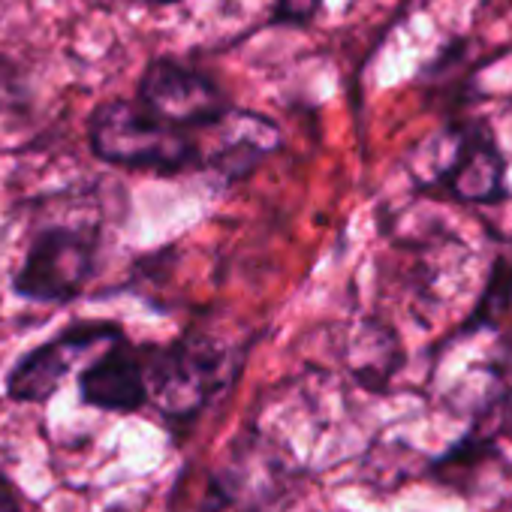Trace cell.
<instances>
[{
  "instance_id": "cell-14",
  "label": "cell",
  "mask_w": 512,
  "mask_h": 512,
  "mask_svg": "<svg viewBox=\"0 0 512 512\" xmlns=\"http://www.w3.org/2000/svg\"><path fill=\"white\" fill-rule=\"evenodd\" d=\"M142 4H160V7H169V4H181V0H142Z\"/></svg>"
},
{
  "instance_id": "cell-12",
  "label": "cell",
  "mask_w": 512,
  "mask_h": 512,
  "mask_svg": "<svg viewBox=\"0 0 512 512\" xmlns=\"http://www.w3.org/2000/svg\"><path fill=\"white\" fill-rule=\"evenodd\" d=\"M323 10V0H275V25H290V28H308Z\"/></svg>"
},
{
  "instance_id": "cell-11",
  "label": "cell",
  "mask_w": 512,
  "mask_h": 512,
  "mask_svg": "<svg viewBox=\"0 0 512 512\" xmlns=\"http://www.w3.org/2000/svg\"><path fill=\"white\" fill-rule=\"evenodd\" d=\"M509 305H512V244H506L497 253V260L491 266V278L485 284V293H482L479 305L473 308L470 320L461 326V335L494 329L500 323V317L509 311Z\"/></svg>"
},
{
  "instance_id": "cell-7",
  "label": "cell",
  "mask_w": 512,
  "mask_h": 512,
  "mask_svg": "<svg viewBox=\"0 0 512 512\" xmlns=\"http://www.w3.org/2000/svg\"><path fill=\"white\" fill-rule=\"evenodd\" d=\"M124 329L118 323H100V320H79L61 329L52 341L34 347L25 353L13 371L7 374V395L22 404H43L49 401L61 383L70 377V371L94 350L106 347L112 338H118Z\"/></svg>"
},
{
  "instance_id": "cell-13",
  "label": "cell",
  "mask_w": 512,
  "mask_h": 512,
  "mask_svg": "<svg viewBox=\"0 0 512 512\" xmlns=\"http://www.w3.org/2000/svg\"><path fill=\"white\" fill-rule=\"evenodd\" d=\"M0 512H22V494L4 473H0Z\"/></svg>"
},
{
  "instance_id": "cell-9",
  "label": "cell",
  "mask_w": 512,
  "mask_h": 512,
  "mask_svg": "<svg viewBox=\"0 0 512 512\" xmlns=\"http://www.w3.org/2000/svg\"><path fill=\"white\" fill-rule=\"evenodd\" d=\"M79 395L88 407L106 413H136L148 404L145 386V359L142 347L121 332L106 347H100L97 359H91L79 371Z\"/></svg>"
},
{
  "instance_id": "cell-10",
  "label": "cell",
  "mask_w": 512,
  "mask_h": 512,
  "mask_svg": "<svg viewBox=\"0 0 512 512\" xmlns=\"http://www.w3.org/2000/svg\"><path fill=\"white\" fill-rule=\"evenodd\" d=\"M497 455V443L491 434L470 428L461 440H455L443 455L431 458L428 464V476L437 479L440 485L449 488H461L470 476H476L491 458Z\"/></svg>"
},
{
  "instance_id": "cell-4",
  "label": "cell",
  "mask_w": 512,
  "mask_h": 512,
  "mask_svg": "<svg viewBox=\"0 0 512 512\" xmlns=\"http://www.w3.org/2000/svg\"><path fill=\"white\" fill-rule=\"evenodd\" d=\"M437 142V163L419 181V190L461 205H497L509 199L506 157L485 121L449 124Z\"/></svg>"
},
{
  "instance_id": "cell-1",
  "label": "cell",
  "mask_w": 512,
  "mask_h": 512,
  "mask_svg": "<svg viewBox=\"0 0 512 512\" xmlns=\"http://www.w3.org/2000/svg\"><path fill=\"white\" fill-rule=\"evenodd\" d=\"M148 404L175 425L196 419L235 377L238 350L190 329L169 344H142Z\"/></svg>"
},
{
  "instance_id": "cell-8",
  "label": "cell",
  "mask_w": 512,
  "mask_h": 512,
  "mask_svg": "<svg viewBox=\"0 0 512 512\" xmlns=\"http://www.w3.org/2000/svg\"><path fill=\"white\" fill-rule=\"evenodd\" d=\"M196 142L199 172H211L223 184H235L253 175L281 148V130L260 112L232 106L220 121L199 130Z\"/></svg>"
},
{
  "instance_id": "cell-3",
  "label": "cell",
  "mask_w": 512,
  "mask_h": 512,
  "mask_svg": "<svg viewBox=\"0 0 512 512\" xmlns=\"http://www.w3.org/2000/svg\"><path fill=\"white\" fill-rule=\"evenodd\" d=\"M100 235L94 226L49 223L37 229L13 275V293L37 305H67L97 272Z\"/></svg>"
},
{
  "instance_id": "cell-2",
  "label": "cell",
  "mask_w": 512,
  "mask_h": 512,
  "mask_svg": "<svg viewBox=\"0 0 512 512\" xmlns=\"http://www.w3.org/2000/svg\"><path fill=\"white\" fill-rule=\"evenodd\" d=\"M88 145L97 160L127 172H199L196 133L157 118L136 97L100 103L88 118Z\"/></svg>"
},
{
  "instance_id": "cell-6",
  "label": "cell",
  "mask_w": 512,
  "mask_h": 512,
  "mask_svg": "<svg viewBox=\"0 0 512 512\" xmlns=\"http://www.w3.org/2000/svg\"><path fill=\"white\" fill-rule=\"evenodd\" d=\"M136 100L157 118L190 133L211 127L235 106L208 73L175 58H154L145 67L136 88Z\"/></svg>"
},
{
  "instance_id": "cell-5",
  "label": "cell",
  "mask_w": 512,
  "mask_h": 512,
  "mask_svg": "<svg viewBox=\"0 0 512 512\" xmlns=\"http://www.w3.org/2000/svg\"><path fill=\"white\" fill-rule=\"evenodd\" d=\"M290 479V461L269 440H238L205 479L193 512H272Z\"/></svg>"
}]
</instances>
